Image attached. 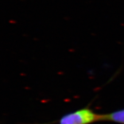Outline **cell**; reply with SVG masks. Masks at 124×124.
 I'll return each mask as SVG.
<instances>
[{"label": "cell", "mask_w": 124, "mask_h": 124, "mask_svg": "<svg viewBox=\"0 0 124 124\" xmlns=\"http://www.w3.org/2000/svg\"><path fill=\"white\" fill-rule=\"evenodd\" d=\"M103 121V114H97L88 108H82L63 116L59 124H90Z\"/></svg>", "instance_id": "cell-1"}, {"label": "cell", "mask_w": 124, "mask_h": 124, "mask_svg": "<svg viewBox=\"0 0 124 124\" xmlns=\"http://www.w3.org/2000/svg\"><path fill=\"white\" fill-rule=\"evenodd\" d=\"M103 121L124 124V108L109 114H103Z\"/></svg>", "instance_id": "cell-2"}]
</instances>
